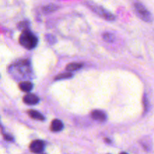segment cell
<instances>
[{
  "label": "cell",
  "mask_w": 154,
  "mask_h": 154,
  "mask_svg": "<svg viewBox=\"0 0 154 154\" xmlns=\"http://www.w3.org/2000/svg\"><path fill=\"white\" fill-rule=\"evenodd\" d=\"M19 42L23 47L27 49L35 48L38 44V38L30 30H24L19 38Z\"/></svg>",
  "instance_id": "cell-1"
},
{
  "label": "cell",
  "mask_w": 154,
  "mask_h": 154,
  "mask_svg": "<svg viewBox=\"0 0 154 154\" xmlns=\"http://www.w3.org/2000/svg\"><path fill=\"white\" fill-rule=\"evenodd\" d=\"M87 4L92 11H93L95 13L97 14L99 16L102 17L104 19L107 20L108 21H112L115 20L114 15L112 14L110 11H108V10L104 8L102 6L98 5L95 4L93 2H87Z\"/></svg>",
  "instance_id": "cell-2"
},
{
  "label": "cell",
  "mask_w": 154,
  "mask_h": 154,
  "mask_svg": "<svg viewBox=\"0 0 154 154\" xmlns=\"http://www.w3.org/2000/svg\"><path fill=\"white\" fill-rule=\"evenodd\" d=\"M134 8H135V13L141 20L146 21V22H150L152 20L151 14L149 12V11L141 3H135L134 5Z\"/></svg>",
  "instance_id": "cell-3"
},
{
  "label": "cell",
  "mask_w": 154,
  "mask_h": 154,
  "mask_svg": "<svg viewBox=\"0 0 154 154\" xmlns=\"http://www.w3.org/2000/svg\"><path fill=\"white\" fill-rule=\"evenodd\" d=\"M45 148V143L41 140H35L31 143L29 149L31 152L34 153H40Z\"/></svg>",
  "instance_id": "cell-4"
},
{
  "label": "cell",
  "mask_w": 154,
  "mask_h": 154,
  "mask_svg": "<svg viewBox=\"0 0 154 154\" xmlns=\"http://www.w3.org/2000/svg\"><path fill=\"white\" fill-rule=\"evenodd\" d=\"M39 99L38 98V96H36L34 94H27L26 95L23 97V102L24 103H26V105H34L38 102Z\"/></svg>",
  "instance_id": "cell-5"
},
{
  "label": "cell",
  "mask_w": 154,
  "mask_h": 154,
  "mask_svg": "<svg viewBox=\"0 0 154 154\" xmlns=\"http://www.w3.org/2000/svg\"><path fill=\"white\" fill-rule=\"evenodd\" d=\"M91 116L94 120H98V121H105L107 118L105 113L102 111H99V110L92 111Z\"/></svg>",
  "instance_id": "cell-6"
},
{
  "label": "cell",
  "mask_w": 154,
  "mask_h": 154,
  "mask_svg": "<svg viewBox=\"0 0 154 154\" xmlns=\"http://www.w3.org/2000/svg\"><path fill=\"white\" fill-rule=\"evenodd\" d=\"M63 129V123L60 120H54L51 123V129L53 132H60Z\"/></svg>",
  "instance_id": "cell-7"
},
{
  "label": "cell",
  "mask_w": 154,
  "mask_h": 154,
  "mask_svg": "<svg viewBox=\"0 0 154 154\" xmlns=\"http://www.w3.org/2000/svg\"><path fill=\"white\" fill-rule=\"evenodd\" d=\"M19 88L23 92H30L33 88V84L29 81H23L19 84Z\"/></svg>",
  "instance_id": "cell-8"
},
{
  "label": "cell",
  "mask_w": 154,
  "mask_h": 154,
  "mask_svg": "<svg viewBox=\"0 0 154 154\" xmlns=\"http://www.w3.org/2000/svg\"><path fill=\"white\" fill-rule=\"evenodd\" d=\"M28 114L30 117H32V118L33 119H35V120H45L44 116L42 115V114H40L38 111H35V110H29V111H28Z\"/></svg>",
  "instance_id": "cell-9"
},
{
  "label": "cell",
  "mask_w": 154,
  "mask_h": 154,
  "mask_svg": "<svg viewBox=\"0 0 154 154\" xmlns=\"http://www.w3.org/2000/svg\"><path fill=\"white\" fill-rule=\"evenodd\" d=\"M83 67V64L81 63H72L70 64L67 65L66 66V70L68 72H74V71L78 70V69H81Z\"/></svg>",
  "instance_id": "cell-10"
},
{
  "label": "cell",
  "mask_w": 154,
  "mask_h": 154,
  "mask_svg": "<svg viewBox=\"0 0 154 154\" xmlns=\"http://www.w3.org/2000/svg\"><path fill=\"white\" fill-rule=\"evenodd\" d=\"M58 8L59 7L57 5H46L45 7L43 8V11L45 12V13H51V12H53L54 11L57 10Z\"/></svg>",
  "instance_id": "cell-11"
},
{
  "label": "cell",
  "mask_w": 154,
  "mask_h": 154,
  "mask_svg": "<svg viewBox=\"0 0 154 154\" xmlns=\"http://www.w3.org/2000/svg\"><path fill=\"white\" fill-rule=\"evenodd\" d=\"M72 77V74L70 72H66V73L61 74V75H59L55 77L54 80H63V79H67V78H70Z\"/></svg>",
  "instance_id": "cell-12"
},
{
  "label": "cell",
  "mask_w": 154,
  "mask_h": 154,
  "mask_svg": "<svg viewBox=\"0 0 154 154\" xmlns=\"http://www.w3.org/2000/svg\"><path fill=\"white\" fill-rule=\"evenodd\" d=\"M103 38L105 42H113L114 40V35L111 34V33H105L103 35Z\"/></svg>",
  "instance_id": "cell-13"
},
{
  "label": "cell",
  "mask_w": 154,
  "mask_h": 154,
  "mask_svg": "<svg viewBox=\"0 0 154 154\" xmlns=\"http://www.w3.org/2000/svg\"><path fill=\"white\" fill-rule=\"evenodd\" d=\"M28 22H21L20 23L19 25H18V28L20 29H22L23 31H24V30H27L28 29Z\"/></svg>",
  "instance_id": "cell-14"
},
{
  "label": "cell",
  "mask_w": 154,
  "mask_h": 154,
  "mask_svg": "<svg viewBox=\"0 0 154 154\" xmlns=\"http://www.w3.org/2000/svg\"><path fill=\"white\" fill-rule=\"evenodd\" d=\"M4 138L6 141H12V138H13L11 136L7 135H4Z\"/></svg>",
  "instance_id": "cell-15"
},
{
  "label": "cell",
  "mask_w": 154,
  "mask_h": 154,
  "mask_svg": "<svg viewBox=\"0 0 154 154\" xmlns=\"http://www.w3.org/2000/svg\"><path fill=\"white\" fill-rule=\"evenodd\" d=\"M120 154H128V153H121Z\"/></svg>",
  "instance_id": "cell-16"
}]
</instances>
